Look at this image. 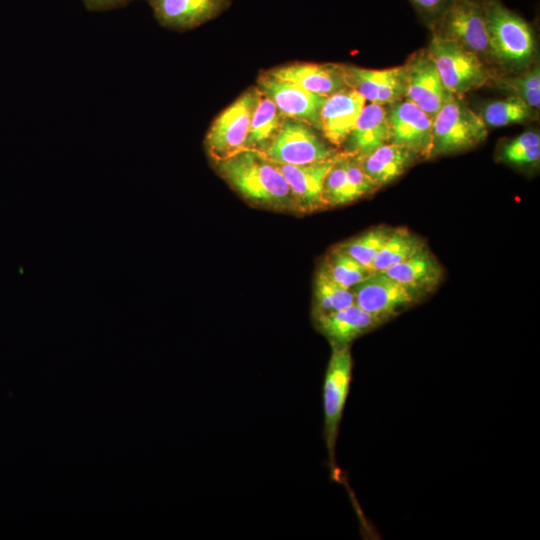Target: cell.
<instances>
[{"mask_svg": "<svg viewBox=\"0 0 540 540\" xmlns=\"http://www.w3.org/2000/svg\"><path fill=\"white\" fill-rule=\"evenodd\" d=\"M87 10L103 12L127 6L134 0H81Z\"/></svg>", "mask_w": 540, "mask_h": 540, "instance_id": "obj_33", "label": "cell"}, {"mask_svg": "<svg viewBox=\"0 0 540 540\" xmlns=\"http://www.w3.org/2000/svg\"><path fill=\"white\" fill-rule=\"evenodd\" d=\"M393 228L379 226L343 242L340 246L360 264L371 270V265Z\"/></svg>", "mask_w": 540, "mask_h": 540, "instance_id": "obj_27", "label": "cell"}, {"mask_svg": "<svg viewBox=\"0 0 540 540\" xmlns=\"http://www.w3.org/2000/svg\"><path fill=\"white\" fill-rule=\"evenodd\" d=\"M259 94L257 87L248 89L213 121L205 138L206 150L213 162L245 148Z\"/></svg>", "mask_w": 540, "mask_h": 540, "instance_id": "obj_7", "label": "cell"}, {"mask_svg": "<svg viewBox=\"0 0 540 540\" xmlns=\"http://www.w3.org/2000/svg\"><path fill=\"white\" fill-rule=\"evenodd\" d=\"M406 98L432 118L452 96L427 50L413 53L406 64Z\"/></svg>", "mask_w": 540, "mask_h": 540, "instance_id": "obj_12", "label": "cell"}, {"mask_svg": "<svg viewBox=\"0 0 540 540\" xmlns=\"http://www.w3.org/2000/svg\"><path fill=\"white\" fill-rule=\"evenodd\" d=\"M533 116V108L516 96L488 103L482 112L486 126L502 127L522 123Z\"/></svg>", "mask_w": 540, "mask_h": 540, "instance_id": "obj_26", "label": "cell"}, {"mask_svg": "<svg viewBox=\"0 0 540 540\" xmlns=\"http://www.w3.org/2000/svg\"><path fill=\"white\" fill-rule=\"evenodd\" d=\"M453 0H409L417 13L430 25Z\"/></svg>", "mask_w": 540, "mask_h": 540, "instance_id": "obj_32", "label": "cell"}, {"mask_svg": "<svg viewBox=\"0 0 540 540\" xmlns=\"http://www.w3.org/2000/svg\"><path fill=\"white\" fill-rule=\"evenodd\" d=\"M343 71L347 86L370 103L393 104L406 97L404 65L381 70L343 65Z\"/></svg>", "mask_w": 540, "mask_h": 540, "instance_id": "obj_13", "label": "cell"}, {"mask_svg": "<svg viewBox=\"0 0 540 540\" xmlns=\"http://www.w3.org/2000/svg\"><path fill=\"white\" fill-rule=\"evenodd\" d=\"M345 156L347 178L356 200L376 191L378 187L364 173L358 159Z\"/></svg>", "mask_w": 540, "mask_h": 540, "instance_id": "obj_31", "label": "cell"}, {"mask_svg": "<svg viewBox=\"0 0 540 540\" xmlns=\"http://www.w3.org/2000/svg\"><path fill=\"white\" fill-rule=\"evenodd\" d=\"M313 127L284 118L277 133L262 150L276 164L308 165L335 158L339 153L330 147Z\"/></svg>", "mask_w": 540, "mask_h": 540, "instance_id": "obj_5", "label": "cell"}, {"mask_svg": "<svg viewBox=\"0 0 540 540\" xmlns=\"http://www.w3.org/2000/svg\"><path fill=\"white\" fill-rule=\"evenodd\" d=\"M346 156L339 153L323 184V200L328 206L346 205L356 200L346 173Z\"/></svg>", "mask_w": 540, "mask_h": 540, "instance_id": "obj_28", "label": "cell"}, {"mask_svg": "<svg viewBox=\"0 0 540 540\" xmlns=\"http://www.w3.org/2000/svg\"><path fill=\"white\" fill-rule=\"evenodd\" d=\"M389 143L405 147L418 158H431L433 118L412 101L405 99L387 109Z\"/></svg>", "mask_w": 540, "mask_h": 540, "instance_id": "obj_9", "label": "cell"}, {"mask_svg": "<svg viewBox=\"0 0 540 540\" xmlns=\"http://www.w3.org/2000/svg\"><path fill=\"white\" fill-rule=\"evenodd\" d=\"M157 22L168 29H194L225 12L232 0H146Z\"/></svg>", "mask_w": 540, "mask_h": 540, "instance_id": "obj_14", "label": "cell"}, {"mask_svg": "<svg viewBox=\"0 0 540 540\" xmlns=\"http://www.w3.org/2000/svg\"><path fill=\"white\" fill-rule=\"evenodd\" d=\"M257 88L275 103L284 118L298 120L320 129V111L327 97L306 91L268 72L259 76Z\"/></svg>", "mask_w": 540, "mask_h": 540, "instance_id": "obj_11", "label": "cell"}, {"mask_svg": "<svg viewBox=\"0 0 540 540\" xmlns=\"http://www.w3.org/2000/svg\"><path fill=\"white\" fill-rule=\"evenodd\" d=\"M213 163L221 178L250 204L274 211L295 212L287 181L262 151L243 148Z\"/></svg>", "mask_w": 540, "mask_h": 540, "instance_id": "obj_1", "label": "cell"}, {"mask_svg": "<svg viewBox=\"0 0 540 540\" xmlns=\"http://www.w3.org/2000/svg\"><path fill=\"white\" fill-rule=\"evenodd\" d=\"M267 72L325 97L347 87L343 65L338 64L293 63Z\"/></svg>", "mask_w": 540, "mask_h": 540, "instance_id": "obj_18", "label": "cell"}, {"mask_svg": "<svg viewBox=\"0 0 540 540\" xmlns=\"http://www.w3.org/2000/svg\"><path fill=\"white\" fill-rule=\"evenodd\" d=\"M445 88L460 96L485 85L491 75L480 56L459 44L432 35L427 49Z\"/></svg>", "mask_w": 540, "mask_h": 540, "instance_id": "obj_4", "label": "cell"}, {"mask_svg": "<svg viewBox=\"0 0 540 540\" xmlns=\"http://www.w3.org/2000/svg\"><path fill=\"white\" fill-rule=\"evenodd\" d=\"M501 158L512 165L534 164L540 158V137L536 131H526L507 141L500 150Z\"/></svg>", "mask_w": 540, "mask_h": 540, "instance_id": "obj_29", "label": "cell"}, {"mask_svg": "<svg viewBox=\"0 0 540 540\" xmlns=\"http://www.w3.org/2000/svg\"><path fill=\"white\" fill-rule=\"evenodd\" d=\"M485 10L489 55L505 66L526 65L535 49L529 23L501 0H485Z\"/></svg>", "mask_w": 540, "mask_h": 540, "instance_id": "obj_2", "label": "cell"}, {"mask_svg": "<svg viewBox=\"0 0 540 540\" xmlns=\"http://www.w3.org/2000/svg\"><path fill=\"white\" fill-rule=\"evenodd\" d=\"M430 26L436 37L489 55L485 0H453Z\"/></svg>", "mask_w": 540, "mask_h": 540, "instance_id": "obj_6", "label": "cell"}, {"mask_svg": "<svg viewBox=\"0 0 540 540\" xmlns=\"http://www.w3.org/2000/svg\"><path fill=\"white\" fill-rule=\"evenodd\" d=\"M366 100L354 89L345 87L328 96L320 111V129L334 146H342L365 105Z\"/></svg>", "mask_w": 540, "mask_h": 540, "instance_id": "obj_15", "label": "cell"}, {"mask_svg": "<svg viewBox=\"0 0 540 540\" xmlns=\"http://www.w3.org/2000/svg\"><path fill=\"white\" fill-rule=\"evenodd\" d=\"M417 298L433 291L441 282L443 270L436 257L423 248L405 261L384 271Z\"/></svg>", "mask_w": 540, "mask_h": 540, "instance_id": "obj_20", "label": "cell"}, {"mask_svg": "<svg viewBox=\"0 0 540 540\" xmlns=\"http://www.w3.org/2000/svg\"><path fill=\"white\" fill-rule=\"evenodd\" d=\"M498 85L533 109L540 106V70L537 65L515 77L500 79Z\"/></svg>", "mask_w": 540, "mask_h": 540, "instance_id": "obj_30", "label": "cell"}, {"mask_svg": "<svg viewBox=\"0 0 540 540\" xmlns=\"http://www.w3.org/2000/svg\"><path fill=\"white\" fill-rule=\"evenodd\" d=\"M321 266L337 283L349 289L372 273L369 268L360 264L340 245L330 250Z\"/></svg>", "mask_w": 540, "mask_h": 540, "instance_id": "obj_25", "label": "cell"}, {"mask_svg": "<svg viewBox=\"0 0 540 540\" xmlns=\"http://www.w3.org/2000/svg\"><path fill=\"white\" fill-rule=\"evenodd\" d=\"M354 303L352 290L337 283L320 266L314 279L313 319L342 310Z\"/></svg>", "mask_w": 540, "mask_h": 540, "instance_id": "obj_22", "label": "cell"}, {"mask_svg": "<svg viewBox=\"0 0 540 540\" xmlns=\"http://www.w3.org/2000/svg\"><path fill=\"white\" fill-rule=\"evenodd\" d=\"M424 240L407 229L392 230L383 247L371 265L372 272H384L388 268L405 261L423 248Z\"/></svg>", "mask_w": 540, "mask_h": 540, "instance_id": "obj_23", "label": "cell"}, {"mask_svg": "<svg viewBox=\"0 0 540 540\" xmlns=\"http://www.w3.org/2000/svg\"><path fill=\"white\" fill-rule=\"evenodd\" d=\"M354 302L383 322L393 318L418 298L384 272H372L351 288Z\"/></svg>", "mask_w": 540, "mask_h": 540, "instance_id": "obj_10", "label": "cell"}, {"mask_svg": "<svg viewBox=\"0 0 540 540\" xmlns=\"http://www.w3.org/2000/svg\"><path fill=\"white\" fill-rule=\"evenodd\" d=\"M314 322L317 330L330 342L332 348L350 346L356 338L384 323L355 303L342 310L317 317Z\"/></svg>", "mask_w": 540, "mask_h": 540, "instance_id": "obj_17", "label": "cell"}, {"mask_svg": "<svg viewBox=\"0 0 540 540\" xmlns=\"http://www.w3.org/2000/svg\"><path fill=\"white\" fill-rule=\"evenodd\" d=\"M389 143L387 108L376 103L365 104L357 122L342 144L343 154L361 159Z\"/></svg>", "mask_w": 540, "mask_h": 540, "instance_id": "obj_19", "label": "cell"}, {"mask_svg": "<svg viewBox=\"0 0 540 540\" xmlns=\"http://www.w3.org/2000/svg\"><path fill=\"white\" fill-rule=\"evenodd\" d=\"M336 157L301 166L275 163L290 187L295 212L311 213L326 207L322 196L323 184Z\"/></svg>", "mask_w": 540, "mask_h": 540, "instance_id": "obj_16", "label": "cell"}, {"mask_svg": "<svg viewBox=\"0 0 540 540\" xmlns=\"http://www.w3.org/2000/svg\"><path fill=\"white\" fill-rule=\"evenodd\" d=\"M350 346L332 348L323 381L324 439L331 462L352 380Z\"/></svg>", "mask_w": 540, "mask_h": 540, "instance_id": "obj_8", "label": "cell"}, {"mask_svg": "<svg viewBox=\"0 0 540 540\" xmlns=\"http://www.w3.org/2000/svg\"><path fill=\"white\" fill-rule=\"evenodd\" d=\"M284 117L275 103L261 92L254 109L245 148L262 151L277 133Z\"/></svg>", "mask_w": 540, "mask_h": 540, "instance_id": "obj_24", "label": "cell"}, {"mask_svg": "<svg viewBox=\"0 0 540 540\" xmlns=\"http://www.w3.org/2000/svg\"><path fill=\"white\" fill-rule=\"evenodd\" d=\"M417 159L418 156L409 149L386 143L358 161L364 173L379 188L400 177Z\"/></svg>", "mask_w": 540, "mask_h": 540, "instance_id": "obj_21", "label": "cell"}, {"mask_svg": "<svg viewBox=\"0 0 540 540\" xmlns=\"http://www.w3.org/2000/svg\"><path fill=\"white\" fill-rule=\"evenodd\" d=\"M431 157L471 149L485 140L487 126L460 96L452 95L433 117Z\"/></svg>", "mask_w": 540, "mask_h": 540, "instance_id": "obj_3", "label": "cell"}]
</instances>
